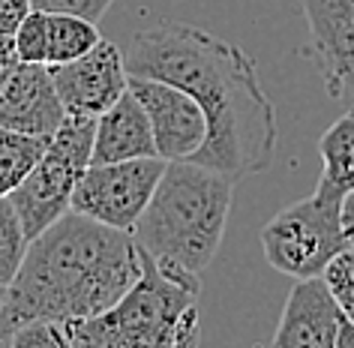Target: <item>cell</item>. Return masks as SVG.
<instances>
[{
    "instance_id": "1",
    "label": "cell",
    "mask_w": 354,
    "mask_h": 348,
    "mask_svg": "<svg viewBox=\"0 0 354 348\" xmlns=\"http://www.w3.org/2000/svg\"><path fill=\"white\" fill-rule=\"evenodd\" d=\"M129 75L187 91L207 114L205 147L189 163L241 181L270 165L277 150V109L259 82L255 60L210 30L183 21L141 30L127 55Z\"/></svg>"
},
{
    "instance_id": "2",
    "label": "cell",
    "mask_w": 354,
    "mask_h": 348,
    "mask_svg": "<svg viewBox=\"0 0 354 348\" xmlns=\"http://www.w3.org/2000/svg\"><path fill=\"white\" fill-rule=\"evenodd\" d=\"M141 276V246L132 231L69 210L30 240L19 276L0 309V342L33 321L75 324L111 309Z\"/></svg>"
},
{
    "instance_id": "3",
    "label": "cell",
    "mask_w": 354,
    "mask_h": 348,
    "mask_svg": "<svg viewBox=\"0 0 354 348\" xmlns=\"http://www.w3.org/2000/svg\"><path fill=\"white\" fill-rule=\"evenodd\" d=\"M234 181L198 163H168L145 217L136 226L138 246L159 264L201 276L219 253Z\"/></svg>"
},
{
    "instance_id": "4",
    "label": "cell",
    "mask_w": 354,
    "mask_h": 348,
    "mask_svg": "<svg viewBox=\"0 0 354 348\" xmlns=\"http://www.w3.org/2000/svg\"><path fill=\"white\" fill-rule=\"evenodd\" d=\"M201 276L141 249V276L111 309L66 324L75 348H196Z\"/></svg>"
},
{
    "instance_id": "5",
    "label": "cell",
    "mask_w": 354,
    "mask_h": 348,
    "mask_svg": "<svg viewBox=\"0 0 354 348\" xmlns=\"http://www.w3.org/2000/svg\"><path fill=\"white\" fill-rule=\"evenodd\" d=\"M96 118L66 114L64 127L55 132L46 156L30 172V177L15 190L10 199L28 228V237H39L60 217L73 210L78 181L93 163Z\"/></svg>"
},
{
    "instance_id": "6",
    "label": "cell",
    "mask_w": 354,
    "mask_h": 348,
    "mask_svg": "<svg viewBox=\"0 0 354 348\" xmlns=\"http://www.w3.org/2000/svg\"><path fill=\"white\" fill-rule=\"evenodd\" d=\"M351 244L342 228V201L313 192L279 210L261 228V249L268 264L291 280L324 276L330 262Z\"/></svg>"
},
{
    "instance_id": "7",
    "label": "cell",
    "mask_w": 354,
    "mask_h": 348,
    "mask_svg": "<svg viewBox=\"0 0 354 348\" xmlns=\"http://www.w3.org/2000/svg\"><path fill=\"white\" fill-rule=\"evenodd\" d=\"M168 163L165 159H127L91 165L78 181L73 210L120 231H136L145 217Z\"/></svg>"
},
{
    "instance_id": "8",
    "label": "cell",
    "mask_w": 354,
    "mask_h": 348,
    "mask_svg": "<svg viewBox=\"0 0 354 348\" xmlns=\"http://www.w3.org/2000/svg\"><path fill=\"white\" fill-rule=\"evenodd\" d=\"M129 91L145 105L156 150L165 163H189L205 147L210 132L207 114L187 91L141 75H129Z\"/></svg>"
},
{
    "instance_id": "9",
    "label": "cell",
    "mask_w": 354,
    "mask_h": 348,
    "mask_svg": "<svg viewBox=\"0 0 354 348\" xmlns=\"http://www.w3.org/2000/svg\"><path fill=\"white\" fill-rule=\"evenodd\" d=\"M304 12L324 91L354 109V0H304Z\"/></svg>"
},
{
    "instance_id": "10",
    "label": "cell",
    "mask_w": 354,
    "mask_h": 348,
    "mask_svg": "<svg viewBox=\"0 0 354 348\" xmlns=\"http://www.w3.org/2000/svg\"><path fill=\"white\" fill-rule=\"evenodd\" d=\"M64 120L66 109L46 64L12 57L0 66V127L51 138Z\"/></svg>"
},
{
    "instance_id": "11",
    "label": "cell",
    "mask_w": 354,
    "mask_h": 348,
    "mask_svg": "<svg viewBox=\"0 0 354 348\" xmlns=\"http://www.w3.org/2000/svg\"><path fill=\"white\" fill-rule=\"evenodd\" d=\"M48 69L66 114L100 118L129 91L127 55L109 39H102L93 51H87L84 57L73 60V64Z\"/></svg>"
},
{
    "instance_id": "12",
    "label": "cell",
    "mask_w": 354,
    "mask_h": 348,
    "mask_svg": "<svg viewBox=\"0 0 354 348\" xmlns=\"http://www.w3.org/2000/svg\"><path fill=\"white\" fill-rule=\"evenodd\" d=\"M342 321L345 315L324 276L297 280L288 291L270 348H336Z\"/></svg>"
},
{
    "instance_id": "13",
    "label": "cell",
    "mask_w": 354,
    "mask_h": 348,
    "mask_svg": "<svg viewBox=\"0 0 354 348\" xmlns=\"http://www.w3.org/2000/svg\"><path fill=\"white\" fill-rule=\"evenodd\" d=\"M153 156H159V150H156L150 118L138 96L127 91L109 111L96 118L91 165L127 163V159H153Z\"/></svg>"
},
{
    "instance_id": "14",
    "label": "cell",
    "mask_w": 354,
    "mask_h": 348,
    "mask_svg": "<svg viewBox=\"0 0 354 348\" xmlns=\"http://www.w3.org/2000/svg\"><path fill=\"white\" fill-rule=\"evenodd\" d=\"M322 156V181L315 192L333 201H345L354 192V109H348L339 120H333L318 138Z\"/></svg>"
},
{
    "instance_id": "15",
    "label": "cell",
    "mask_w": 354,
    "mask_h": 348,
    "mask_svg": "<svg viewBox=\"0 0 354 348\" xmlns=\"http://www.w3.org/2000/svg\"><path fill=\"white\" fill-rule=\"evenodd\" d=\"M51 138L0 127V199H10L28 181L30 172L39 165V159L46 156Z\"/></svg>"
},
{
    "instance_id": "16",
    "label": "cell",
    "mask_w": 354,
    "mask_h": 348,
    "mask_svg": "<svg viewBox=\"0 0 354 348\" xmlns=\"http://www.w3.org/2000/svg\"><path fill=\"white\" fill-rule=\"evenodd\" d=\"M102 42V33L93 21L78 15H51L48 12V66L73 64Z\"/></svg>"
},
{
    "instance_id": "17",
    "label": "cell",
    "mask_w": 354,
    "mask_h": 348,
    "mask_svg": "<svg viewBox=\"0 0 354 348\" xmlns=\"http://www.w3.org/2000/svg\"><path fill=\"white\" fill-rule=\"evenodd\" d=\"M28 249L30 237L12 199H0V285H6V289L12 285L24 258H28Z\"/></svg>"
},
{
    "instance_id": "18",
    "label": "cell",
    "mask_w": 354,
    "mask_h": 348,
    "mask_svg": "<svg viewBox=\"0 0 354 348\" xmlns=\"http://www.w3.org/2000/svg\"><path fill=\"white\" fill-rule=\"evenodd\" d=\"M15 57L48 66V12L30 10L15 33Z\"/></svg>"
},
{
    "instance_id": "19",
    "label": "cell",
    "mask_w": 354,
    "mask_h": 348,
    "mask_svg": "<svg viewBox=\"0 0 354 348\" xmlns=\"http://www.w3.org/2000/svg\"><path fill=\"white\" fill-rule=\"evenodd\" d=\"M324 282L333 291L342 315L354 321V246H348L345 253L333 258L330 267L324 271Z\"/></svg>"
},
{
    "instance_id": "20",
    "label": "cell",
    "mask_w": 354,
    "mask_h": 348,
    "mask_svg": "<svg viewBox=\"0 0 354 348\" xmlns=\"http://www.w3.org/2000/svg\"><path fill=\"white\" fill-rule=\"evenodd\" d=\"M10 348H75V345L64 324L33 321V324H24L21 330H15L10 339Z\"/></svg>"
},
{
    "instance_id": "21",
    "label": "cell",
    "mask_w": 354,
    "mask_h": 348,
    "mask_svg": "<svg viewBox=\"0 0 354 348\" xmlns=\"http://www.w3.org/2000/svg\"><path fill=\"white\" fill-rule=\"evenodd\" d=\"M33 10V0H0V66L15 57V33Z\"/></svg>"
},
{
    "instance_id": "22",
    "label": "cell",
    "mask_w": 354,
    "mask_h": 348,
    "mask_svg": "<svg viewBox=\"0 0 354 348\" xmlns=\"http://www.w3.org/2000/svg\"><path fill=\"white\" fill-rule=\"evenodd\" d=\"M114 0H33V10L51 12V15H78L93 24L102 21V15L111 10Z\"/></svg>"
},
{
    "instance_id": "23",
    "label": "cell",
    "mask_w": 354,
    "mask_h": 348,
    "mask_svg": "<svg viewBox=\"0 0 354 348\" xmlns=\"http://www.w3.org/2000/svg\"><path fill=\"white\" fill-rule=\"evenodd\" d=\"M342 228H345L348 244L354 246V192L345 195V201H342Z\"/></svg>"
},
{
    "instance_id": "24",
    "label": "cell",
    "mask_w": 354,
    "mask_h": 348,
    "mask_svg": "<svg viewBox=\"0 0 354 348\" xmlns=\"http://www.w3.org/2000/svg\"><path fill=\"white\" fill-rule=\"evenodd\" d=\"M336 348H354V321L345 318L342 321V330H339V345Z\"/></svg>"
},
{
    "instance_id": "25",
    "label": "cell",
    "mask_w": 354,
    "mask_h": 348,
    "mask_svg": "<svg viewBox=\"0 0 354 348\" xmlns=\"http://www.w3.org/2000/svg\"><path fill=\"white\" fill-rule=\"evenodd\" d=\"M3 303H6V285H0V309H3Z\"/></svg>"
}]
</instances>
